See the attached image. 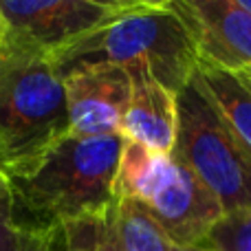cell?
<instances>
[{
	"label": "cell",
	"instance_id": "obj_1",
	"mask_svg": "<svg viewBox=\"0 0 251 251\" xmlns=\"http://www.w3.org/2000/svg\"><path fill=\"white\" fill-rule=\"evenodd\" d=\"M122 148V134L79 137L69 132L2 178L26 221L62 227L97 216L115 201Z\"/></svg>",
	"mask_w": 251,
	"mask_h": 251
},
{
	"label": "cell",
	"instance_id": "obj_2",
	"mask_svg": "<svg viewBox=\"0 0 251 251\" xmlns=\"http://www.w3.org/2000/svg\"><path fill=\"white\" fill-rule=\"evenodd\" d=\"M62 79L95 66L143 69L176 95L199 69L194 44L172 9L117 11L77 40L51 53Z\"/></svg>",
	"mask_w": 251,
	"mask_h": 251
},
{
	"label": "cell",
	"instance_id": "obj_3",
	"mask_svg": "<svg viewBox=\"0 0 251 251\" xmlns=\"http://www.w3.org/2000/svg\"><path fill=\"white\" fill-rule=\"evenodd\" d=\"M71 132L64 79L51 53L4 31L0 44V176Z\"/></svg>",
	"mask_w": 251,
	"mask_h": 251
},
{
	"label": "cell",
	"instance_id": "obj_4",
	"mask_svg": "<svg viewBox=\"0 0 251 251\" xmlns=\"http://www.w3.org/2000/svg\"><path fill=\"white\" fill-rule=\"evenodd\" d=\"M115 196L141 203L174 247L203 245L225 214L216 196L172 152H154L126 139Z\"/></svg>",
	"mask_w": 251,
	"mask_h": 251
},
{
	"label": "cell",
	"instance_id": "obj_5",
	"mask_svg": "<svg viewBox=\"0 0 251 251\" xmlns=\"http://www.w3.org/2000/svg\"><path fill=\"white\" fill-rule=\"evenodd\" d=\"M172 154L216 196L225 214L251 209V152L229 130L196 73L176 93Z\"/></svg>",
	"mask_w": 251,
	"mask_h": 251
},
{
	"label": "cell",
	"instance_id": "obj_6",
	"mask_svg": "<svg viewBox=\"0 0 251 251\" xmlns=\"http://www.w3.org/2000/svg\"><path fill=\"white\" fill-rule=\"evenodd\" d=\"M201 66L251 73V13L236 0H172Z\"/></svg>",
	"mask_w": 251,
	"mask_h": 251
},
{
	"label": "cell",
	"instance_id": "obj_7",
	"mask_svg": "<svg viewBox=\"0 0 251 251\" xmlns=\"http://www.w3.org/2000/svg\"><path fill=\"white\" fill-rule=\"evenodd\" d=\"M66 251H172L174 245L141 203L115 196L97 216L62 225Z\"/></svg>",
	"mask_w": 251,
	"mask_h": 251
},
{
	"label": "cell",
	"instance_id": "obj_8",
	"mask_svg": "<svg viewBox=\"0 0 251 251\" xmlns=\"http://www.w3.org/2000/svg\"><path fill=\"white\" fill-rule=\"evenodd\" d=\"M113 13L88 0H0V20L7 33L53 53L95 29Z\"/></svg>",
	"mask_w": 251,
	"mask_h": 251
},
{
	"label": "cell",
	"instance_id": "obj_9",
	"mask_svg": "<svg viewBox=\"0 0 251 251\" xmlns=\"http://www.w3.org/2000/svg\"><path fill=\"white\" fill-rule=\"evenodd\" d=\"M71 132L79 137L122 134L132 93L130 73L122 66H95L64 77Z\"/></svg>",
	"mask_w": 251,
	"mask_h": 251
},
{
	"label": "cell",
	"instance_id": "obj_10",
	"mask_svg": "<svg viewBox=\"0 0 251 251\" xmlns=\"http://www.w3.org/2000/svg\"><path fill=\"white\" fill-rule=\"evenodd\" d=\"M132 93L122 122V137L154 152L170 154L176 141V95L148 71L132 69Z\"/></svg>",
	"mask_w": 251,
	"mask_h": 251
},
{
	"label": "cell",
	"instance_id": "obj_11",
	"mask_svg": "<svg viewBox=\"0 0 251 251\" xmlns=\"http://www.w3.org/2000/svg\"><path fill=\"white\" fill-rule=\"evenodd\" d=\"M196 77L201 79L236 139L251 152V91L245 82L234 73L201 64L196 69Z\"/></svg>",
	"mask_w": 251,
	"mask_h": 251
},
{
	"label": "cell",
	"instance_id": "obj_12",
	"mask_svg": "<svg viewBox=\"0 0 251 251\" xmlns=\"http://www.w3.org/2000/svg\"><path fill=\"white\" fill-rule=\"evenodd\" d=\"M0 251H66L62 227L35 225L16 209L13 196L0 176Z\"/></svg>",
	"mask_w": 251,
	"mask_h": 251
},
{
	"label": "cell",
	"instance_id": "obj_13",
	"mask_svg": "<svg viewBox=\"0 0 251 251\" xmlns=\"http://www.w3.org/2000/svg\"><path fill=\"white\" fill-rule=\"evenodd\" d=\"M203 247L212 251H251V209L223 214L203 240Z\"/></svg>",
	"mask_w": 251,
	"mask_h": 251
},
{
	"label": "cell",
	"instance_id": "obj_14",
	"mask_svg": "<svg viewBox=\"0 0 251 251\" xmlns=\"http://www.w3.org/2000/svg\"><path fill=\"white\" fill-rule=\"evenodd\" d=\"M88 2L97 4L101 9H108V11H124V9H132L137 4H132L130 0H88Z\"/></svg>",
	"mask_w": 251,
	"mask_h": 251
},
{
	"label": "cell",
	"instance_id": "obj_15",
	"mask_svg": "<svg viewBox=\"0 0 251 251\" xmlns=\"http://www.w3.org/2000/svg\"><path fill=\"white\" fill-rule=\"evenodd\" d=\"M137 7H150V9H168L172 0H130Z\"/></svg>",
	"mask_w": 251,
	"mask_h": 251
},
{
	"label": "cell",
	"instance_id": "obj_16",
	"mask_svg": "<svg viewBox=\"0 0 251 251\" xmlns=\"http://www.w3.org/2000/svg\"><path fill=\"white\" fill-rule=\"evenodd\" d=\"M172 251H212L203 245H196V247H172Z\"/></svg>",
	"mask_w": 251,
	"mask_h": 251
},
{
	"label": "cell",
	"instance_id": "obj_17",
	"mask_svg": "<svg viewBox=\"0 0 251 251\" xmlns=\"http://www.w3.org/2000/svg\"><path fill=\"white\" fill-rule=\"evenodd\" d=\"M234 75H236V73H234ZM238 77L243 79V82H245V86H247L249 91H251V73H243V75H238Z\"/></svg>",
	"mask_w": 251,
	"mask_h": 251
},
{
	"label": "cell",
	"instance_id": "obj_18",
	"mask_svg": "<svg viewBox=\"0 0 251 251\" xmlns=\"http://www.w3.org/2000/svg\"><path fill=\"white\" fill-rule=\"evenodd\" d=\"M236 2H238L240 7L245 9V11H249V13H251V0H236Z\"/></svg>",
	"mask_w": 251,
	"mask_h": 251
},
{
	"label": "cell",
	"instance_id": "obj_19",
	"mask_svg": "<svg viewBox=\"0 0 251 251\" xmlns=\"http://www.w3.org/2000/svg\"><path fill=\"white\" fill-rule=\"evenodd\" d=\"M2 38H4V26H2V20H0V44H2Z\"/></svg>",
	"mask_w": 251,
	"mask_h": 251
}]
</instances>
